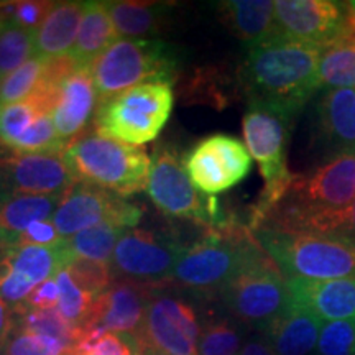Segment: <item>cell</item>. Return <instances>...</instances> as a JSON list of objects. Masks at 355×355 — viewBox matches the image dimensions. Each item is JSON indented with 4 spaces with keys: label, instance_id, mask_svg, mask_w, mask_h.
Returning a JSON list of instances; mask_svg holds the SVG:
<instances>
[{
    "label": "cell",
    "instance_id": "8fae6325",
    "mask_svg": "<svg viewBox=\"0 0 355 355\" xmlns=\"http://www.w3.org/2000/svg\"><path fill=\"white\" fill-rule=\"evenodd\" d=\"M184 248L170 235L127 229L110 259V270L119 279L153 286L155 283L170 282Z\"/></svg>",
    "mask_w": 355,
    "mask_h": 355
},
{
    "label": "cell",
    "instance_id": "5bb4252c",
    "mask_svg": "<svg viewBox=\"0 0 355 355\" xmlns=\"http://www.w3.org/2000/svg\"><path fill=\"white\" fill-rule=\"evenodd\" d=\"M184 168L199 193L214 196L245 180L252 170V157L241 140L217 133L193 146Z\"/></svg>",
    "mask_w": 355,
    "mask_h": 355
},
{
    "label": "cell",
    "instance_id": "4fadbf2b",
    "mask_svg": "<svg viewBox=\"0 0 355 355\" xmlns=\"http://www.w3.org/2000/svg\"><path fill=\"white\" fill-rule=\"evenodd\" d=\"M355 199V155H337L308 175H296L273 211H331Z\"/></svg>",
    "mask_w": 355,
    "mask_h": 355
},
{
    "label": "cell",
    "instance_id": "7bdbcfd3",
    "mask_svg": "<svg viewBox=\"0 0 355 355\" xmlns=\"http://www.w3.org/2000/svg\"><path fill=\"white\" fill-rule=\"evenodd\" d=\"M239 355H277L275 352L272 344L268 343L266 337H250L245 344L242 345V350Z\"/></svg>",
    "mask_w": 355,
    "mask_h": 355
},
{
    "label": "cell",
    "instance_id": "5b68a950",
    "mask_svg": "<svg viewBox=\"0 0 355 355\" xmlns=\"http://www.w3.org/2000/svg\"><path fill=\"white\" fill-rule=\"evenodd\" d=\"M180 69V55L158 40L119 38L91 66L97 105L146 83L171 84Z\"/></svg>",
    "mask_w": 355,
    "mask_h": 355
},
{
    "label": "cell",
    "instance_id": "ee69618b",
    "mask_svg": "<svg viewBox=\"0 0 355 355\" xmlns=\"http://www.w3.org/2000/svg\"><path fill=\"white\" fill-rule=\"evenodd\" d=\"M8 152V148H7V146L6 145H3L2 144V141H0V158H2L3 157V155H6Z\"/></svg>",
    "mask_w": 355,
    "mask_h": 355
},
{
    "label": "cell",
    "instance_id": "9a60e30c",
    "mask_svg": "<svg viewBox=\"0 0 355 355\" xmlns=\"http://www.w3.org/2000/svg\"><path fill=\"white\" fill-rule=\"evenodd\" d=\"M74 184L63 153L8 152L0 158V198L58 196Z\"/></svg>",
    "mask_w": 355,
    "mask_h": 355
},
{
    "label": "cell",
    "instance_id": "2e32d148",
    "mask_svg": "<svg viewBox=\"0 0 355 355\" xmlns=\"http://www.w3.org/2000/svg\"><path fill=\"white\" fill-rule=\"evenodd\" d=\"M347 28V6L334 0H278L275 33L326 46Z\"/></svg>",
    "mask_w": 355,
    "mask_h": 355
},
{
    "label": "cell",
    "instance_id": "277c9868",
    "mask_svg": "<svg viewBox=\"0 0 355 355\" xmlns=\"http://www.w3.org/2000/svg\"><path fill=\"white\" fill-rule=\"evenodd\" d=\"M293 117L283 110L265 104L248 102L242 121L243 139L252 158L257 159L263 178V191L250 216L248 229L255 232L266 216L285 198L296 175L286 163V141Z\"/></svg>",
    "mask_w": 355,
    "mask_h": 355
},
{
    "label": "cell",
    "instance_id": "836d02e7",
    "mask_svg": "<svg viewBox=\"0 0 355 355\" xmlns=\"http://www.w3.org/2000/svg\"><path fill=\"white\" fill-rule=\"evenodd\" d=\"M58 286H60V301H58L56 311L74 327H81L86 321L91 306L94 303V296L83 290L81 286L71 278L66 268L60 270L56 275Z\"/></svg>",
    "mask_w": 355,
    "mask_h": 355
},
{
    "label": "cell",
    "instance_id": "f6af8a7d",
    "mask_svg": "<svg viewBox=\"0 0 355 355\" xmlns=\"http://www.w3.org/2000/svg\"><path fill=\"white\" fill-rule=\"evenodd\" d=\"M0 355H3V354H2V352H0Z\"/></svg>",
    "mask_w": 355,
    "mask_h": 355
},
{
    "label": "cell",
    "instance_id": "52a82bcc",
    "mask_svg": "<svg viewBox=\"0 0 355 355\" xmlns=\"http://www.w3.org/2000/svg\"><path fill=\"white\" fill-rule=\"evenodd\" d=\"M146 193L165 216L191 219L207 232H222L237 225L214 196L199 193L189 180L184 163H181L176 150L170 145L155 150Z\"/></svg>",
    "mask_w": 355,
    "mask_h": 355
},
{
    "label": "cell",
    "instance_id": "ac0fdd59",
    "mask_svg": "<svg viewBox=\"0 0 355 355\" xmlns=\"http://www.w3.org/2000/svg\"><path fill=\"white\" fill-rule=\"evenodd\" d=\"M97 110V94L91 69H79L58 84L56 104L51 117L55 128L66 148L84 135L87 123L94 119Z\"/></svg>",
    "mask_w": 355,
    "mask_h": 355
},
{
    "label": "cell",
    "instance_id": "8992f818",
    "mask_svg": "<svg viewBox=\"0 0 355 355\" xmlns=\"http://www.w3.org/2000/svg\"><path fill=\"white\" fill-rule=\"evenodd\" d=\"M260 248L254 232L241 225L206 232L202 241L184 248L170 282L193 291L220 293Z\"/></svg>",
    "mask_w": 355,
    "mask_h": 355
},
{
    "label": "cell",
    "instance_id": "b9f144b4",
    "mask_svg": "<svg viewBox=\"0 0 355 355\" xmlns=\"http://www.w3.org/2000/svg\"><path fill=\"white\" fill-rule=\"evenodd\" d=\"M13 327H15V313L6 301L0 300V352L6 347Z\"/></svg>",
    "mask_w": 355,
    "mask_h": 355
},
{
    "label": "cell",
    "instance_id": "d6a6232c",
    "mask_svg": "<svg viewBox=\"0 0 355 355\" xmlns=\"http://www.w3.org/2000/svg\"><path fill=\"white\" fill-rule=\"evenodd\" d=\"M48 61L33 56L21 64L19 69L8 74L0 81V105L24 101L30 97L44 83Z\"/></svg>",
    "mask_w": 355,
    "mask_h": 355
},
{
    "label": "cell",
    "instance_id": "d590c367",
    "mask_svg": "<svg viewBox=\"0 0 355 355\" xmlns=\"http://www.w3.org/2000/svg\"><path fill=\"white\" fill-rule=\"evenodd\" d=\"M76 349L84 355H141L135 336L121 332H86Z\"/></svg>",
    "mask_w": 355,
    "mask_h": 355
},
{
    "label": "cell",
    "instance_id": "7402d4cb",
    "mask_svg": "<svg viewBox=\"0 0 355 355\" xmlns=\"http://www.w3.org/2000/svg\"><path fill=\"white\" fill-rule=\"evenodd\" d=\"M83 12L84 2H55L35 33V56L46 61L69 56L76 43Z\"/></svg>",
    "mask_w": 355,
    "mask_h": 355
},
{
    "label": "cell",
    "instance_id": "3957f363",
    "mask_svg": "<svg viewBox=\"0 0 355 355\" xmlns=\"http://www.w3.org/2000/svg\"><path fill=\"white\" fill-rule=\"evenodd\" d=\"M257 242L285 278H355V241L260 225Z\"/></svg>",
    "mask_w": 355,
    "mask_h": 355
},
{
    "label": "cell",
    "instance_id": "e575fe53",
    "mask_svg": "<svg viewBox=\"0 0 355 355\" xmlns=\"http://www.w3.org/2000/svg\"><path fill=\"white\" fill-rule=\"evenodd\" d=\"M242 345L241 329L227 319H220L201 329L198 355H239Z\"/></svg>",
    "mask_w": 355,
    "mask_h": 355
},
{
    "label": "cell",
    "instance_id": "d6986e66",
    "mask_svg": "<svg viewBox=\"0 0 355 355\" xmlns=\"http://www.w3.org/2000/svg\"><path fill=\"white\" fill-rule=\"evenodd\" d=\"M291 303L321 321L355 319V278L308 279L286 278Z\"/></svg>",
    "mask_w": 355,
    "mask_h": 355
},
{
    "label": "cell",
    "instance_id": "e0dca14e",
    "mask_svg": "<svg viewBox=\"0 0 355 355\" xmlns=\"http://www.w3.org/2000/svg\"><path fill=\"white\" fill-rule=\"evenodd\" d=\"M152 296V286L144 283L130 279L112 282V285L92 303L86 321L79 327L81 337L91 331L137 336L141 329Z\"/></svg>",
    "mask_w": 355,
    "mask_h": 355
},
{
    "label": "cell",
    "instance_id": "f546056e",
    "mask_svg": "<svg viewBox=\"0 0 355 355\" xmlns=\"http://www.w3.org/2000/svg\"><path fill=\"white\" fill-rule=\"evenodd\" d=\"M15 327L32 334L50 337L63 343L66 347L74 349L81 340V331L69 324L56 309H30L25 304L13 308Z\"/></svg>",
    "mask_w": 355,
    "mask_h": 355
},
{
    "label": "cell",
    "instance_id": "f35d334b",
    "mask_svg": "<svg viewBox=\"0 0 355 355\" xmlns=\"http://www.w3.org/2000/svg\"><path fill=\"white\" fill-rule=\"evenodd\" d=\"M69 347L63 343L50 337L32 334V332L13 327V332L8 337L3 355H64Z\"/></svg>",
    "mask_w": 355,
    "mask_h": 355
},
{
    "label": "cell",
    "instance_id": "8d00e7d4",
    "mask_svg": "<svg viewBox=\"0 0 355 355\" xmlns=\"http://www.w3.org/2000/svg\"><path fill=\"white\" fill-rule=\"evenodd\" d=\"M71 278L91 296H101L107 288L112 285V270L110 263L94 261L86 259H76L66 266Z\"/></svg>",
    "mask_w": 355,
    "mask_h": 355
},
{
    "label": "cell",
    "instance_id": "83f0119b",
    "mask_svg": "<svg viewBox=\"0 0 355 355\" xmlns=\"http://www.w3.org/2000/svg\"><path fill=\"white\" fill-rule=\"evenodd\" d=\"M355 89V20L347 8V28L322 48L318 69V91Z\"/></svg>",
    "mask_w": 355,
    "mask_h": 355
},
{
    "label": "cell",
    "instance_id": "ffe728a7",
    "mask_svg": "<svg viewBox=\"0 0 355 355\" xmlns=\"http://www.w3.org/2000/svg\"><path fill=\"white\" fill-rule=\"evenodd\" d=\"M318 137L327 153L355 155V89H329L318 101Z\"/></svg>",
    "mask_w": 355,
    "mask_h": 355
},
{
    "label": "cell",
    "instance_id": "1f68e13d",
    "mask_svg": "<svg viewBox=\"0 0 355 355\" xmlns=\"http://www.w3.org/2000/svg\"><path fill=\"white\" fill-rule=\"evenodd\" d=\"M35 56V32L6 21L0 25V81Z\"/></svg>",
    "mask_w": 355,
    "mask_h": 355
},
{
    "label": "cell",
    "instance_id": "d4e9b609",
    "mask_svg": "<svg viewBox=\"0 0 355 355\" xmlns=\"http://www.w3.org/2000/svg\"><path fill=\"white\" fill-rule=\"evenodd\" d=\"M48 71V69H46ZM60 84V83H58ZM58 84L48 81L24 101L0 105V141L13 150L21 135L44 114H51L56 104Z\"/></svg>",
    "mask_w": 355,
    "mask_h": 355
},
{
    "label": "cell",
    "instance_id": "44dd1931",
    "mask_svg": "<svg viewBox=\"0 0 355 355\" xmlns=\"http://www.w3.org/2000/svg\"><path fill=\"white\" fill-rule=\"evenodd\" d=\"M321 329V319L290 303L285 313L270 324L265 337L277 355H311L318 347Z\"/></svg>",
    "mask_w": 355,
    "mask_h": 355
},
{
    "label": "cell",
    "instance_id": "30bf717a",
    "mask_svg": "<svg viewBox=\"0 0 355 355\" xmlns=\"http://www.w3.org/2000/svg\"><path fill=\"white\" fill-rule=\"evenodd\" d=\"M201 324L188 301L152 296L141 329L135 336L141 355H198Z\"/></svg>",
    "mask_w": 355,
    "mask_h": 355
},
{
    "label": "cell",
    "instance_id": "4316f807",
    "mask_svg": "<svg viewBox=\"0 0 355 355\" xmlns=\"http://www.w3.org/2000/svg\"><path fill=\"white\" fill-rule=\"evenodd\" d=\"M63 194L30 196L13 194L0 198V242L15 243L33 222L51 219Z\"/></svg>",
    "mask_w": 355,
    "mask_h": 355
},
{
    "label": "cell",
    "instance_id": "7c38bea8",
    "mask_svg": "<svg viewBox=\"0 0 355 355\" xmlns=\"http://www.w3.org/2000/svg\"><path fill=\"white\" fill-rule=\"evenodd\" d=\"M141 209L125 198L92 186L74 183L58 204L51 220L64 239L102 224H114L122 229L137 225Z\"/></svg>",
    "mask_w": 355,
    "mask_h": 355
},
{
    "label": "cell",
    "instance_id": "603a6c76",
    "mask_svg": "<svg viewBox=\"0 0 355 355\" xmlns=\"http://www.w3.org/2000/svg\"><path fill=\"white\" fill-rule=\"evenodd\" d=\"M261 225L355 241V199L349 206L331 211H272Z\"/></svg>",
    "mask_w": 355,
    "mask_h": 355
},
{
    "label": "cell",
    "instance_id": "484cf974",
    "mask_svg": "<svg viewBox=\"0 0 355 355\" xmlns=\"http://www.w3.org/2000/svg\"><path fill=\"white\" fill-rule=\"evenodd\" d=\"M220 20L235 37L248 44L275 33V2L272 0H229L220 2Z\"/></svg>",
    "mask_w": 355,
    "mask_h": 355
},
{
    "label": "cell",
    "instance_id": "f1b7e54d",
    "mask_svg": "<svg viewBox=\"0 0 355 355\" xmlns=\"http://www.w3.org/2000/svg\"><path fill=\"white\" fill-rule=\"evenodd\" d=\"M117 35L127 40H144L158 35L165 25L168 6L152 2H107Z\"/></svg>",
    "mask_w": 355,
    "mask_h": 355
},
{
    "label": "cell",
    "instance_id": "ab89813d",
    "mask_svg": "<svg viewBox=\"0 0 355 355\" xmlns=\"http://www.w3.org/2000/svg\"><path fill=\"white\" fill-rule=\"evenodd\" d=\"M64 242V237L58 232L56 225L51 219L33 222L25 232L17 239L15 245H33V247H58Z\"/></svg>",
    "mask_w": 355,
    "mask_h": 355
},
{
    "label": "cell",
    "instance_id": "9c48e42d",
    "mask_svg": "<svg viewBox=\"0 0 355 355\" xmlns=\"http://www.w3.org/2000/svg\"><path fill=\"white\" fill-rule=\"evenodd\" d=\"M220 298L235 319L263 332L291 303L285 275L263 248L222 288Z\"/></svg>",
    "mask_w": 355,
    "mask_h": 355
},
{
    "label": "cell",
    "instance_id": "ba28073f",
    "mask_svg": "<svg viewBox=\"0 0 355 355\" xmlns=\"http://www.w3.org/2000/svg\"><path fill=\"white\" fill-rule=\"evenodd\" d=\"M171 84L146 83L97 105L92 132L141 146L157 139L173 110Z\"/></svg>",
    "mask_w": 355,
    "mask_h": 355
},
{
    "label": "cell",
    "instance_id": "6da1fadb",
    "mask_svg": "<svg viewBox=\"0 0 355 355\" xmlns=\"http://www.w3.org/2000/svg\"><path fill=\"white\" fill-rule=\"evenodd\" d=\"M322 48L277 33L248 44L241 69L248 102L270 105L295 117L318 91Z\"/></svg>",
    "mask_w": 355,
    "mask_h": 355
},
{
    "label": "cell",
    "instance_id": "bcb514c9",
    "mask_svg": "<svg viewBox=\"0 0 355 355\" xmlns=\"http://www.w3.org/2000/svg\"><path fill=\"white\" fill-rule=\"evenodd\" d=\"M81 354H83V352H81ZM83 355H84V354H83Z\"/></svg>",
    "mask_w": 355,
    "mask_h": 355
},
{
    "label": "cell",
    "instance_id": "4dcf8cb0",
    "mask_svg": "<svg viewBox=\"0 0 355 355\" xmlns=\"http://www.w3.org/2000/svg\"><path fill=\"white\" fill-rule=\"evenodd\" d=\"M125 230L114 224H102L64 239V243L74 260L86 259L110 263L115 247Z\"/></svg>",
    "mask_w": 355,
    "mask_h": 355
},
{
    "label": "cell",
    "instance_id": "7a4b0ae2",
    "mask_svg": "<svg viewBox=\"0 0 355 355\" xmlns=\"http://www.w3.org/2000/svg\"><path fill=\"white\" fill-rule=\"evenodd\" d=\"M74 183L132 196L146 189L152 159L144 146L86 132L63 153Z\"/></svg>",
    "mask_w": 355,
    "mask_h": 355
},
{
    "label": "cell",
    "instance_id": "60d3db41",
    "mask_svg": "<svg viewBox=\"0 0 355 355\" xmlns=\"http://www.w3.org/2000/svg\"><path fill=\"white\" fill-rule=\"evenodd\" d=\"M58 301H60V286L56 277H51L35 286L24 304L30 309H56Z\"/></svg>",
    "mask_w": 355,
    "mask_h": 355
},
{
    "label": "cell",
    "instance_id": "74e56055",
    "mask_svg": "<svg viewBox=\"0 0 355 355\" xmlns=\"http://www.w3.org/2000/svg\"><path fill=\"white\" fill-rule=\"evenodd\" d=\"M318 355H355V319L322 324Z\"/></svg>",
    "mask_w": 355,
    "mask_h": 355
},
{
    "label": "cell",
    "instance_id": "cb8c5ba5",
    "mask_svg": "<svg viewBox=\"0 0 355 355\" xmlns=\"http://www.w3.org/2000/svg\"><path fill=\"white\" fill-rule=\"evenodd\" d=\"M119 40L107 2H84V12L71 58L79 69H91L110 44Z\"/></svg>",
    "mask_w": 355,
    "mask_h": 355
}]
</instances>
